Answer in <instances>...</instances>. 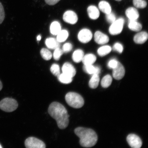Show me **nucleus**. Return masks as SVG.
Masks as SVG:
<instances>
[{"label":"nucleus","mask_w":148,"mask_h":148,"mask_svg":"<svg viewBox=\"0 0 148 148\" xmlns=\"http://www.w3.org/2000/svg\"><path fill=\"white\" fill-rule=\"evenodd\" d=\"M48 112L52 117L57 122L60 129H64L68 127L70 116L65 107L60 103L53 102L50 105Z\"/></svg>","instance_id":"obj_1"},{"label":"nucleus","mask_w":148,"mask_h":148,"mask_svg":"<svg viewBox=\"0 0 148 148\" xmlns=\"http://www.w3.org/2000/svg\"><path fill=\"white\" fill-rule=\"evenodd\" d=\"M75 132L80 139V145L83 147H91L97 143V134L91 129L78 127L75 129Z\"/></svg>","instance_id":"obj_2"},{"label":"nucleus","mask_w":148,"mask_h":148,"mask_svg":"<svg viewBox=\"0 0 148 148\" xmlns=\"http://www.w3.org/2000/svg\"><path fill=\"white\" fill-rule=\"evenodd\" d=\"M65 100L68 105L75 108H81L84 104L83 97L76 92H68L65 96Z\"/></svg>","instance_id":"obj_3"},{"label":"nucleus","mask_w":148,"mask_h":148,"mask_svg":"<svg viewBox=\"0 0 148 148\" xmlns=\"http://www.w3.org/2000/svg\"><path fill=\"white\" fill-rule=\"evenodd\" d=\"M18 106L17 101L10 98H5L0 101V109L6 112H14Z\"/></svg>","instance_id":"obj_4"},{"label":"nucleus","mask_w":148,"mask_h":148,"mask_svg":"<svg viewBox=\"0 0 148 148\" xmlns=\"http://www.w3.org/2000/svg\"><path fill=\"white\" fill-rule=\"evenodd\" d=\"M124 23L125 20L123 18H120L116 20L109 28L110 34L113 36L119 34L123 31Z\"/></svg>","instance_id":"obj_5"},{"label":"nucleus","mask_w":148,"mask_h":148,"mask_svg":"<svg viewBox=\"0 0 148 148\" xmlns=\"http://www.w3.org/2000/svg\"><path fill=\"white\" fill-rule=\"evenodd\" d=\"M25 145L27 148H45L46 145L43 142L33 137L27 139L25 142Z\"/></svg>","instance_id":"obj_6"},{"label":"nucleus","mask_w":148,"mask_h":148,"mask_svg":"<svg viewBox=\"0 0 148 148\" xmlns=\"http://www.w3.org/2000/svg\"><path fill=\"white\" fill-rule=\"evenodd\" d=\"M92 36L91 31L87 29H83L79 31L77 37L79 41L83 43H86L91 40Z\"/></svg>","instance_id":"obj_7"},{"label":"nucleus","mask_w":148,"mask_h":148,"mask_svg":"<svg viewBox=\"0 0 148 148\" xmlns=\"http://www.w3.org/2000/svg\"><path fill=\"white\" fill-rule=\"evenodd\" d=\"M127 140L130 146L133 148H140L142 145V141L139 137L135 134L127 136Z\"/></svg>","instance_id":"obj_8"},{"label":"nucleus","mask_w":148,"mask_h":148,"mask_svg":"<svg viewBox=\"0 0 148 148\" xmlns=\"http://www.w3.org/2000/svg\"><path fill=\"white\" fill-rule=\"evenodd\" d=\"M63 18L66 23L71 25L76 23L78 20V17L76 14L71 10H68L65 12Z\"/></svg>","instance_id":"obj_9"},{"label":"nucleus","mask_w":148,"mask_h":148,"mask_svg":"<svg viewBox=\"0 0 148 148\" xmlns=\"http://www.w3.org/2000/svg\"><path fill=\"white\" fill-rule=\"evenodd\" d=\"M125 73V70L123 66L118 62L117 66L113 69V77L116 80H120L123 78Z\"/></svg>","instance_id":"obj_10"},{"label":"nucleus","mask_w":148,"mask_h":148,"mask_svg":"<svg viewBox=\"0 0 148 148\" xmlns=\"http://www.w3.org/2000/svg\"><path fill=\"white\" fill-rule=\"evenodd\" d=\"M62 73L73 77L75 76L76 73V71L75 67L71 64L69 62H66L63 65L62 67Z\"/></svg>","instance_id":"obj_11"},{"label":"nucleus","mask_w":148,"mask_h":148,"mask_svg":"<svg viewBox=\"0 0 148 148\" xmlns=\"http://www.w3.org/2000/svg\"><path fill=\"white\" fill-rule=\"evenodd\" d=\"M94 38L95 42L97 44L100 45L106 44L110 40V39L107 35L99 31H97L95 33Z\"/></svg>","instance_id":"obj_12"},{"label":"nucleus","mask_w":148,"mask_h":148,"mask_svg":"<svg viewBox=\"0 0 148 148\" xmlns=\"http://www.w3.org/2000/svg\"><path fill=\"white\" fill-rule=\"evenodd\" d=\"M125 14L129 20H136L139 17L138 11L134 7H129L125 11Z\"/></svg>","instance_id":"obj_13"},{"label":"nucleus","mask_w":148,"mask_h":148,"mask_svg":"<svg viewBox=\"0 0 148 148\" xmlns=\"http://www.w3.org/2000/svg\"><path fill=\"white\" fill-rule=\"evenodd\" d=\"M147 33L145 31L140 32L136 34L134 37V41L138 44H143L148 39Z\"/></svg>","instance_id":"obj_14"},{"label":"nucleus","mask_w":148,"mask_h":148,"mask_svg":"<svg viewBox=\"0 0 148 148\" xmlns=\"http://www.w3.org/2000/svg\"><path fill=\"white\" fill-rule=\"evenodd\" d=\"M87 12L89 17L92 20H96L99 17L100 13L99 9L94 5L89 6Z\"/></svg>","instance_id":"obj_15"},{"label":"nucleus","mask_w":148,"mask_h":148,"mask_svg":"<svg viewBox=\"0 0 148 148\" xmlns=\"http://www.w3.org/2000/svg\"><path fill=\"white\" fill-rule=\"evenodd\" d=\"M83 69L86 73L90 75H99L101 72V69L99 66H94L92 64L84 65Z\"/></svg>","instance_id":"obj_16"},{"label":"nucleus","mask_w":148,"mask_h":148,"mask_svg":"<svg viewBox=\"0 0 148 148\" xmlns=\"http://www.w3.org/2000/svg\"><path fill=\"white\" fill-rule=\"evenodd\" d=\"M45 43L46 46L49 49H55L60 47V42L57 41V39L53 38L46 39Z\"/></svg>","instance_id":"obj_17"},{"label":"nucleus","mask_w":148,"mask_h":148,"mask_svg":"<svg viewBox=\"0 0 148 148\" xmlns=\"http://www.w3.org/2000/svg\"><path fill=\"white\" fill-rule=\"evenodd\" d=\"M97 60V57L92 53H88L84 56L82 60L84 65L93 64Z\"/></svg>","instance_id":"obj_18"},{"label":"nucleus","mask_w":148,"mask_h":148,"mask_svg":"<svg viewBox=\"0 0 148 148\" xmlns=\"http://www.w3.org/2000/svg\"><path fill=\"white\" fill-rule=\"evenodd\" d=\"M99 8L102 12L107 14L112 12V8L110 5L107 2L101 1L99 3Z\"/></svg>","instance_id":"obj_19"},{"label":"nucleus","mask_w":148,"mask_h":148,"mask_svg":"<svg viewBox=\"0 0 148 148\" xmlns=\"http://www.w3.org/2000/svg\"><path fill=\"white\" fill-rule=\"evenodd\" d=\"M128 26L131 30L136 32L140 31L142 27L141 24L138 23L136 20H129Z\"/></svg>","instance_id":"obj_20"},{"label":"nucleus","mask_w":148,"mask_h":148,"mask_svg":"<svg viewBox=\"0 0 148 148\" xmlns=\"http://www.w3.org/2000/svg\"><path fill=\"white\" fill-rule=\"evenodd\" d=\"M84 56V52L82 50L78 49L74 52L72 58L74 62L78 63L82 61Z\"/></svg>","instance_id":"obj_21"},{"label":"nucleus","mask_w":148,"mask_h":148,"mask_svg":"<svg viewBox=\"0 0 148 148\" xmlns=\"http://www.w3.org/2000/svg\"><path fill=\"white\" fill-rule=\"evenodd\" d=\"M100 80L99 75L94 74L90 79L89 82V86L92 89L97 88L99 85Z\"/></svg>","instance_id":"obj_22"},{"label":"nucleus","mask_w":148,"mask_h":148,"mask_svg":"<svg viewBox=\"0 0 148 148\" xmlns=\"http://www.w3.org/2000/svg\"><path fill=\"white\" fill-rule=\"evenodd\" d=\"M61 29L60 24L58 21H54L52 23L50 26V32L53 35H57Z\"/></svg>","instance_id":"obj_23"},{"label":"nucleus","mask_w":148,"mask_h":148,"mask_svg":"<svg viewBox=\"0 0 148 148\" xmlns=\"http://www.w3.org/2000/svg\"><path fill=\"white\" fill-rule=\"evenodd\" d=\"M112 47L108 45H105L102 46L98 49L97 53L100 56L103 57L110 53L112 51Z\"/></svg>","instance_id":"obj_24"},{"label":"nucleus","mask_w":148,"mask_h":148,"mask_svg":"<svg viewBox=\"0 0 148 148\" xmlns=\"http://www.w3.org/2000/svg\"><path fill=\"white\" fill-rule=\"evenodd\" d=\"M69 36V33L65 29L61 30L57 35V40L59 42H62L65 41Z\"/></svg>","instance_id":"obj_25"},{"label":"nucleus","mask_w":148,"mask_h":148,"mask_svg":"<svg viewBox=\"0 0 148 148\" xmlns=\"http://www.w3.org/2000/svg\"><path fill=\"white\" fill-rule=\"evenodd\" d=\"M58 80L61 83L65 84H68L73 81V78L63 73L60 74L58 77Z\"/></svg>","instance_id":"obj_26"},{"label":"nucleus","mask_w":148,"mask_h":148,"mask_svg":"<svg viewBox=\"0 0 148 148\" xmlns=\"http://www.w3.org/2000/svg\"><path fill=\"white\" fill-rule=\"evenodd\" d=\"M112 82V78L109 75H105L102 79L101 84L103 88H107L110 86Z\"/></svg>","instance_id":"obj_27"},{"label":"nucleus","mask_w":148,"mask_h":148,"mask_svg":"<svg viewBox=\"0 0 148 148\" xmlns=\"http://www.w3.org/2000/svg\"><path fill=\"white\" fill-rule=\"evenodd\" d=\"M40 54L42 58L46 60H50L52 57V54L51 52L45 48H43L41 50Z\"/></svg>","instance_id":"obj_28"},{"label":"nucleus","mask_w":148,"mask_h":148,"mask_svg":"<svg viewBox=\"0 0 148 148\" xmlns=\"http://www.w3.org/2000/svg\"><path fill=\"white\" fill-rule=\"evenodd\" d=\"M134 6L138 8H144L147 6V3L144 0H133Z\"/></svg>","instance_id":"obj_29"},{"label":"nucleus","mask_w":148,"mask_h":148,"mask_svg":"<svg viewBox=\"0 0 148 148\" xmlns=\"http://www.w3.org/2000/svg\"><path fill=\"white\" fill-rule=\"evenodd\" d=\"M50 70L51 73L55 76L57 77L60 74V66L58 64H52Z\"/></svg>","instance_id":"obj_30"},{"label":"nucleus","mask_w":148,"mask_h":148,"mask_svg":"<svg viewBox=\"0 0 148 148\" xmlns=\"http://www.w3.org/2000/svg\"><path fill=\"white\" fill-rule=\"evenodd\" d=\"M63 53V51L62 49H60V47L57 48L55 49L53 53V58L55 60H58Z\"/></svg>","instance_id":"obj_31"},{"label":"nucleus","mask_w":148,"mask_h":148,"mask_svg":"<svg viewBox=\"0 0 148 148\" xmlns=\"http://www.w3.org/2000/svg\"><path fill=\"white\" fill-rule=\"evenodd\" d=\"M106 19L107 21L110 23H112L116 20L115 14L114 13L111 12L110 13L106 14Z\"/></svg>","instance_id":"obj_32"},{"label":"nucleus","mask_w":148,"mask_h":148,"mask_svg":"<svg viewBox=\"0 0 148 148\" xmlns=\"http://www.w3.org/2000/svg\"><path fill=\"white\" fill-rule=\"evenodd\" d=\"M113 49L114 51H117L118 52L121 53L123 52V45L119 42H116L113 46Z\"/></svg>","instance_id":"obj_33"},{"label":"nucleus","mask_w":148,"mask_h":148,"mask_svg":"<svg viewBox=\"0 0 148 148\" xmlns=\"http://www.w3.org/2000/svg\"><path fill=\"white\" fill-rule=\"evenodd\" d=\"M73 46L71 43L67 42L63 46L62 50L64 53H67L71 51L73 49Z\"/></svg>","instance_id":"obj_34"},{"label":"nucleus","mask_w":148,"mask_h":148,"mask_svg":"<svg viewBox=\"0 0 148 148\" xmlns=\"http://www.w3.org/2000/svg\"><path fill=\"white\" fill-rule=\"evenodd\" d=\"M118 61L115 59H112L109 61L107 64L108 67L111 69H114L118 64Z\"/></svg>","instance_id":"obj_35"},{"label":"nucleus","mask_w":148,"mask_h":148,"mask_svg":"<svg viewBox=\"0 0 148 148\" xmlns=\"http://www.w3.org/2000/svg\"><path fill=\"white\" fill-rule=\"evenodd\" d=\"M5 17V13L3 5L0 2V25L2 23Z\"/></svg>","instance_id":"obj_36"},{"label":"nucleus","mask_w":148,"mask_h":148,"mask_svg":"<svg viewBox=\"0 0 148 148\" xmlns=\"http://www.w3.org/2000/svg\"><path fill=\"white\" fill-rule=\"evenodd\" d=\"M47 4L49 5H54L58 3L60 0H45Z\"/></svg>","instance_id":"obj_37"},{"label":"nucleus","mask_w":148,"mask_h":148,"mask_svg":"<svg viewBox=\"0 0 148 148\" xmlns=\"http://www.w3.org/2000/svg\"><path fill=\"white\" fill-rule=\"evenodd\" d=\"M41 36L40 35H38V36L37 37V40L38 41H40L41 40Z\"/></svg>","instance_id":"obj_38"},{"label":"nucleus","mask_w":148,"mask_h":148,"mask_svg":"<svg viewBox=\"0 0 148 148\" xmlns=\"http://www.w3.org/2000/svg\"><path fill=\"white\" fill-rule=\"evenodd\" d=\"M3 88V84L2 83L1 80H0V91L2 90Z\"/></svg>","instance_id":"obj_39"},{"label":"nucleus","mask_w":148,"mask_h":148,"mask_svg":"<svg viewBox=\"0 0 148 148\" xmlns=\"http://www.w3.org/2000/svg\"><path fill=\"white\" fill-rule=\"evenodd\" d=\"M116 1H122V0H116Z\"/></svg>","instance_id":"obj_40"},{"label":"nucleus","mask_w":148,"mask_h":148,"mask_svg":"<svg viewBox=\"0 0 148 148\" xmlns=\"http://www.w3.org/2000/svg\"><path fill=\"white\" fill-rule=\"evenodd\" d=\"M2 148V147H1V144H0V148Z\"/></svg>","instance_id":"obj_41"}]
</instances>
